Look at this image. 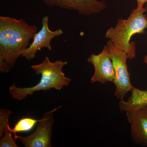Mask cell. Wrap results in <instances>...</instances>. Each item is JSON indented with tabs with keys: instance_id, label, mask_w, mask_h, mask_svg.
I'll return each instance as SVG.
<instances>
[{
	"instance_id": "8992f818",
	"label": "cell",
	"mask_w": 147,
	"mask_h": 147,
	"mask_svg": "<svg viewBox=\"0 0 147 147\" xmlns=\"http://www.w3.org/2000/svg\"><path fill=\"white\" fill-rule=\"evenodd\" d=\"M49 19L47 16L43 17L41 29L35 34L32 42L23 52L21 57L30 60L35 57L37 52L42 48H46L49 51H52L51 42L52 40L63 34V32L61 29L54 31L50 30L48 24Z\"/></svg>"
},
{
	"instance_id": "3957f363",
	"label": "cell",
	"mask_w": 147,
	"mask_h": 147,
	"mask_svg": "<svg viewBox=\"0 0 147 147\" xmlns=\"http://www.w3.org/2000/svg\"><path fill=\"white\" fill-rule=\"evenodd\" d=\"M147 11L144 6L137 5L127 19H119L116 26L111 27L105 34V38L126 53L129 59L136 55L135 42H130L131 37L135 34H144L147 29V17L144 14Z\"/></svg>"
},
{
	"instance_id": "277c9868",
	"label": "cell",
	"mask_w": 147,
	"mask_h": 147,
	"mask_svg": "<svg viewBox=\"0 0 147 147\" xmlns=\"http://www.w3.org/2000/svg\"><path fill=\"white\" fill-rule=\"evenodd\" d=\"M106 45L115 69V78L113 82L116 88L115 96L120 100H124L127 94L134 88L131 84L127 64L128 56L116 47L110 40Z\"/></svg>"
},
{
	"instance_id": "2e32d148",
	"label": "cell",
	"mask_w": 147,
	"mask_h": 147,
	"mask_svg": "<svg viewBox=\"0 0 147 147\" xmlns=\"http://www.w3.org/2000/svg\"><path fill=\"white\" fill-rule=\"evenodd\" d=\"M146 9H147V7H146Z\"/></svg>"
},
{
	"instance_id": "5bb4252c",
	"label": "cell",
	"mask_w": 147,
	"mask_h": 147,
	"mask_svg": "<svg viewBox=\"0 0 147 147\" xmlns=\"http://www.w3.org/2000/svg\"><path fill=\"white\" fill-rule=\"evenodd\" d=\"M137 3V5L144 6L146 3H147V0H136Z\"/></svg>"
},
{
	"instance_id": "7a4b0ae2",
	"label": "cell",
	"mask_w": 147,
	"mask_h": 147,
	"mask_svg": "<svg viewBox=\"0 0 147 147\" xmlns=\"http://www.w3.org/2000/svg\"><path fill=\"white\" fill-rule=\"evenodd\" d=\"M67 64V61L58 60L53 62L48 57H45L41 63L31 65L35 73L41 75L40 82L35 86L28 88L18 87L13 83L9 88V94L13 99L21 100L35 92L45 91L51 89L61 90L63 87L68 86L71 81L62 71L63 67Z\"/></svg>"
},
{
	"instance_id": "9a60e30c",
	"label": "cell",
	"mask_w": 147,
	"mask_h": 147,
	"mask_svg": "<svg viewBox=\"0 0 147 147\" xmlns=\"http://www.w3.org/2000/svg\"><path fill=\"white\" fill-rule=\"evenodd\" d=\"M144 61L145 63L147 64V55L145 56L144 59Z\"/></svg>"
},
{
	"instance_id": "5b68a950",
	"label": "cell",
	"mask_w": 147,
	"mask_h": 147,
	"mask_svg": "<svg viewBox=\"0 0 147 147\" xmlns=\"http://www.w3.org/2000/svg\"><path fill=\"white\" fill-rule=\"evenodd\" d=\"M61 108L59 106L45 112L38 123L35 130L28 136L22 137L17 135L14 138L18 139L25 147H52L54 113Z\"/></svg>"
},
{
	"instance_id": "4fadbf2b",
	"label": "cell",
	"mask_w": 147,
	"mask_h": 147,
	"mask_svg": "<svg viewBox=\"0 0 147 147\" xmlns=\"http://www.w3.org/2000/svg\"><path fill=\"white\" fill-rule=\"evenodd\" d=\"M12 111L7 109H1L0 110V137H2L4 132L7 128V124Z\"/></svg>"
},
{
	"instance_id": "52a82bcc",
	"label": "cell",
	"mask_w": 147,
	"mask_h": 147,
	"mask_svg": "<svg viewBox=\"0 0 147 147\" xmlns=\"http://www.w3.org/2000/svg\"><path fill=\"white\" fill-rule=\"evenodd\" d=\"M88 61L94 69V74L91 79L92 84L100 82L105 84L114 82L115 69L107 45L104 46L102 52L98 55L92 54Z\"/></svg>"
},
{
	"instance_id": "ba28073f",
	"label": "cell",
	"mask_w": 147,
	"mask_h": 147,
	"mask_svg": "<svg viewBox=\"0 0 147 147\" xmlns=\"http://www.w3.org/2000/svg\"><path fill=\"white\" fill-rule=\"evenodd\" d=\"M46 5L57 6L67 9L76 11L80 14L90 16L100 13L106 8V5L98 0H43Z\"/></svg>"
},
{
	"instance_id": "7c38bea8",
	"label": "cell",
	"mask_w": 147,
	"mask_h": 147,
	"mask_svg": "<svg viewBox=\"0 0 147 147\" xmlns=\"http://www.w3.org/2000/svg\"><path fill=\"white\" fill-rule=\"evenodd\" d=\"M11 132L7 127L5 130L2 137L1 138L0 147H18L16 143V139L12 137Z\"/></svg>"
},
{
	"instance_id": "8fae6325",
	"label": "cell",
	"mask_w": 147,
	"mask_h": 147,
	"mask_svg": "<svg viewBox=\"0 0 147 147\" xmlns=\"http://www.w3.org/2000/svg\"><path fill=\"white\" fill-rule=\"evenodd\" d=\"M40 120H37L30 117H25L20 119L15 124L13 128H11L9 123L7 124V127L9 129L11 132L13 133L14 137H15L17 136L16 133L30 131L34 128L36 125L39 122Z\"/></svg>"
},
{
	"instance_id": "30bf717a",
	"label": "cell",
	"mask_w": 147,
	"mask_h": 147,
	"mask_svg": "<svg viewBox=\"0 0 147 147\" xmlns=\"http://www.w3.org/2000/svg\"><path fill=\"white\" fill-rule=\"evenodd\" d=\"M131 92V96L127 101L120 100L119 105L121 111H134L147 106V90L134 87Z\"/></svg>"
},
{
	"instance_id": "6da1fadb",
	"label": "cell",
	"mask_w": 147,
	"mask_h": 147,
	"mask_svg": "<svg viewBox=\"0 0 147 147\" xmlns=\"http://www.w3.org/2000/svg\"><path fill=\"white\" fill-rule=\"evenodd\" d=\"M38 28L20 19L0 16V71L8 73L30 45Z\"/></svg>"
},
{
	"instance_id": "9c48e42d",
	"label": "cell",
	"mask_w": 147,
	"mask_h": 147,
	"mask_svg": "<svg viewBox=\"0 0 147 147\" xmlns=\"http://www.w3.org/2000/svg\"><path fill=\"white\" fill-rule=\"evenodd\" d=\"M125 113L133 142L147 147V106Z\"/></svg>"
}]
</instances>
